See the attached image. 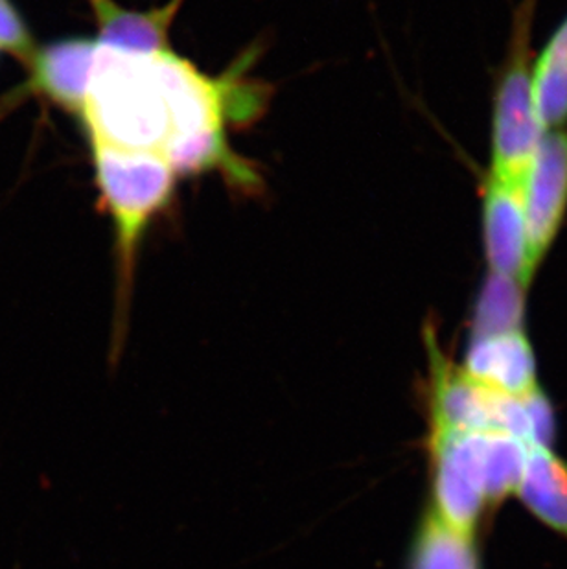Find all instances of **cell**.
<instances>
[{"mask_svg": "<svg viewBox=\"0 0 567 569\" xmlns=\"http://www.w3.org/2000/svg\"><path fill=\"white\" fill-rule=\"evenodd\" d=\"M89 142L98 189L117 229L120 330V325H126L123 313L128 312L140 240L151 218L167 207L177 173L170 162L157 153L123 150L100 140Z\"/></svg>", "mask_w": 567, "mask_h": 569, "instance_id": "cell-1", "label": "cell"}, {"mask_svg": "<svg viewBox=\"0 0 567 569\" xmlns=\"http://www.w3.org/2000/svg\"><path fill=\"white\" fill-rule=\"evenodd\" d=\"M485 433L431 430L434 510L454 531L474 537L477 520L487 506L483 470Z\"/></svg>", "mask_w": 567, "mask_h": 569, "instance_id": "cell-4", "label": "cell"}, {"mask_svg": "<svg viewBox=\"0 0 567 569\" xmlns=\"http://www.w3.org/2000/svg\"><path fill=\"white\" fill-rule=\"evenodd\" d=\"M527 291L519 280L488 274L474 308L471 338L524 330Z\"/></svg>", "mask_w": 567, "mask_h": 569, "instance_id": "cell-13", "label": "cell"}, {"mask_svg": "<svg viewBox=\"0 0 567 569\" xmlns=\"http://www.w3.org/2000/svg\"><path fill=\"white\" fill-rule=\"evenodd\" d=\"M462 369L505 397L521 398L536 389L535 355L524 330L471 338Z\"/></svg>", "mask_w": 567, "mask_h": 569, "instance_id": "cell-8", "label": "cell"}, {"mask_svg": "<svg viewBox=\"0 0 567 569\" xmlns=\"http://www.w3.org/2000/svg\"><path fill=\"white\" fill-rule=\"evenodd\" d=\"M527 448L524 441L505 433H485L483 442V470L485 495L488 501L498 503L513 492H518L524 478Z\"/></svg>", "mask_w": 567, "mask_h": 569, "instance_id": "cell-14", "label": "cell"}, {"mask_svg": "<svg viewBox=\"0 0 567 569\" xmlns=\"http://www.w3.org/2000/svg\"><path fill=\"white\" fill-rule=\"evenodd\" d=\"M431 377V430L505 433L535 445L525 398L505 397L468 375L440 352L431 330L426 333Z\"/></svg>", "mask_w": 567, "mask_h": 569, "instance_id": "cell-3", "label": "cell"}, {"mask_svg": "<svg viewBox=\"0 0 567 569\" xmlns=\"http://www.w3.org/2000/svg\"><path fill=\"white\" fill-rule=\"evenodd\" d=\"M97 56L94 39L74 38L36 49L28 63V89L81 117Z\"/></svg>", "mask_w": 567, "mask_h": 569, "instance_id": "cell-7", "label": "cell"}, {"mask_svg": "<svg viewBox=\"0 0 567 569\" xmlns=\"http://www.w3.org/2000/svg\"><path fill=\"white\" fill-rule=\"evenodd\" d=\"M518 495L544 523L567 537V462L547 446L529 445Z\"/></svg>", "mask_w": 567, "mask_h": 569, "instance_id": "cell-10", "label": "cell"}, {"mask_svg": "<svg viewBox=\"0 0 567 569\" xmlns=\"http://www.w3.org/2000/svg\"><path fill=\"white\" fill-rule=\"evenodd\" d=\"M0 52L13 56L27 67L36 52L32 33L11 0H0Z\"/></svg>", "mask_w": 567, "mask_h": 569, "instance_id": "cell-15", "label": "cell"}, {"mask_svg": "<svg viewBox=\"0 0 567 569\" xmlns=\"http://www.w3.org/2000/svg\"><path fill=\"white\" fill-rule=\"evenodd\" d=\"M98 24V47L120 54H156L168 47L171 22L182 0L150 11L126 10L115 0H89Z\"/></svg>", "mask_w": 567, "mask_h": 569, "instance_id": "cell-9", "label": "cell"}, {"mask_svg": "<svg viewBox=\"0 0 567 569\" xmlns=\"http://www.w3.org/2000/svg\"><path fill=\"white\" fill-rule=\"evenodd\" d=\"M529 273L540 269L567 214V124L546 131L524 179Z\"/></svg>", "mask_w": 567, "mask_h": 569, "instance_id": "cell-5", "label": "cell"}, {"mask_svg": "<svg viewBox=\"0 0 567 569\" xmlns=\"http://www.w3.org/2000/svg\"><path fill=\"white\" fill-rule=\"evenodd\" d=\"M411 569H479L474 537L454 531L429 509L412 546Z\"/></svg>", "mask_w": 567, "mask_h": 569, "instance_id": "cell-12", "label": "cell"}, {"mask_svg": "<svg viewBox=\"0 0 567 569\" xmlns=\"http://www.w3.org/2000/svg\"><path fill=\"white\" fill-rule=\"evenodd\" d=\"M538 0H521L514 13L509 49L493 97L488 178L524 184L544 137L533 98V22Z\"/></svg>", "mask_w": 567, "mask_h": 569, "instance_id": "cell-2", "label": "cell"}, {"mask_svg": "<svg viewBox=\"0 0 567 569\" xmlns=\"http://www.w3.org/2000/svg\"><path fill=\"white\" fill-rule=\"evenodd\" d=\"M533 98L544 131L567 124V16L535 58Z\"/></svg>", "mask_w": 567, "mask_h": 569, "instance_id": "cell-11", "label": "cell"}, {"mask_svg": "<svg viewBox=\"0 0 567 569\" xmlns=\"http://www.w3.org/2000/svg\"><path fill=\"white\" fill-rule=\"evenodd\" d=\"M483 249L488 274L519 280L530 288L529 249L525 226L524 184L485 179L481 209Z\"/></svg>", "mask_w": 567, "mask_h": 569, "instance_id": "cell-6", "label": "cell"}]
</instances>
